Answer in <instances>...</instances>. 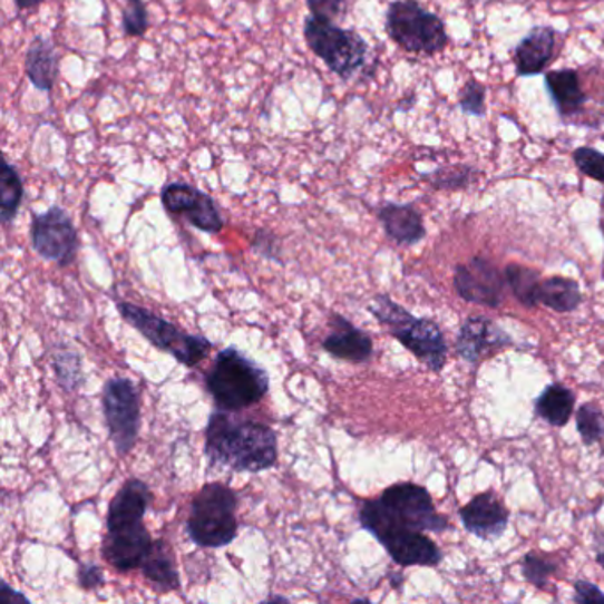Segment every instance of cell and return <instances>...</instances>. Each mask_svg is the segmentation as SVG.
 I'll use <instances>...</instances> for the list:
<instances>
[{
	"label": "cell",
	"mask_w": 604,
	"mask_h": 604,
	"mask_svg": "<svg viewBox=\"0 0 604 604\" xmlns=\"http://www.w3.org/2000/svg\"><path fill=\"white\" fill-rule=\"evenodd\" d=\"M574 603L591 604L604 603V594L596 587L594 583L585 582V579H576L574 582Z\"/></svg>",
	"instance_id": "cell-36"
},
{
	"label": "cell",
	"mask_w": 604,
	"mask_h": 604,
	"mask_svg": "<svg viewBox=\"0 0 604 604\" xmlns=\"http://www.w3.org/2000/svg\"><path fill=\"white\" fill-rule=\"evenodd\" d=\"M207 392L222 411H240L257 405L270 389L269 374L236 348L216 354L207 372Z\"/></svg>",
	"instance_id": "cell-2"
},
{
	"label": "cell",
	"mask_w": 604,
	"mask_h": 604,
	"mask_svg": "<svg viewBox=\"0 0 604 604\" xmlns=\"http://www.w3.org/2000/svg\"><path fill=\"white\" fill-rule=\"evenodd\" d=\"M210 461L234 471L269 470L276 462V437L272 428L254 420L234 422L230 415L213 413L206 429Z\"/></svg>",
	"instance_id": "cell-1"
},
{
	"label": "cell",
	"mask_w": 604,
	"mask_h": 604,
	"mask_svg": "<svg viewBox=\"0 0 604 604\" xmlns=\"http://www.w3.org/2000/svg\"><path fill=\"white\" fill-rule=\"evenodd\" d=\"M303 36L312 52L341 78L353 77L366 65L368 43L353 29H341L333 22L309 17Z\"/></svg>",
	"instance_id": "cell-8"
},
{
	"label": "cell",
	"mask_w": 604,
	"mask_h": 604,
	"mask_svg": "<svg viewBox=\"0 0 604 604\" xmlns=\"http://www.w3.org/2000/svg\"><path fill=\"white\" fill-rule=\"evenodd\" d=\"M237 495L224 484H206L192 501L186 534L201 548H225L237 536Z\"/></svg>",
	"instance_id": "cell-5"
},
{
	"label": "cell",
	"mask_w": 604,
	"mask_h": 604,
	"mask_svg": "<svg viewBox=\"0 0 604 604\" xmlns=\"http://www.w3.org/2000/svg\"><path fill=\"white\" fill-rule=\"evenodd\" d=\"M149 501H152V493L146 483L138 479L126 480L108 505L107 528L143 523Z\"/></svg>",
	"instance_id": "cell-19"
},
{
	"label": "cell",
	"mask_w": 604,
	"mask_h": 604,
	"mask_svg": "<svg viewBox=\"0 0 604 604\" xmlns=\"http://www.w3.org/2000/svg\"><path fill=\"white\" fill-rule=\"evenodd\" d=\"M573 160L583 176L604 183V153L597 152L594 147H578L573 152Z\"/></svg>",
	"instance_id": "cell-31"
},
{
	"label": "cell",
	"mask_w": 604,
	"mask_h": 604,
	"mask_svg": "<svg viewBox=\"0 0 604 604\" xmlns=\"http://www.w3.org/2000/svg\"><path fill=\"white\" fill-rule=\"evenodd\" d=\"M505 281L513 290L514 296L523 303V305L532 306L539 305L537 302V293H539L540 276L536 270L527 269L522 264H509L504 270Z\"/></svg>",
	"instance_id": "cell-27"
},
{
	"label": "cell",
	"mask_w": 604,
	"mask_h": 604,
	"mask_svg": "<svg viewBox=\"0 0 604 604\" xmlns=\"http://www.w3.org/2000/svg\"><path fill=\"white\" fill-rule=\"evenodd\" d=\"M117 309L126 323L143 333L158 350L173 354L174 359L186 368H194L203 362L212 350V342L207 341L206 337L182 332L171 321H165L144 306L121 302Z\"/></svg>",
	"instance_id": "cell-7"
},
{
	"label": "cell",
	"mask_w": 604,
	"mask_h": 604,
	"mask_svg": "<svg viewBox=\"0 0 604 604\" xmlns=\"http://www.w3.org/2000/svg\"><path fill=\"white\" fill-rule=\"evenodd\" d=\"M597 562H600V566L604 569V553H600V555H597Z\"/></svg>",
	"instance_id": "cell-39"
},
{
	"label": "cell",
	"mask_w": 604,
	"mask_h": 604,
	"mask_svg": "<svg viewBox=\"0 0 604 604\" xmlns=\"http://www.w3.org/2000/svg\"><path fill=\"white\" fill-rule=\"evenodd\" d=\"M459 107L465 114L483 117L486 114V86L470 78L459 92Z\"/></svg>",
	"instance_id": "cell-32"
},
{
	"label": "cell",
	"mask_w": 604,
	"mask_h": 604,
	"mask_svg": "<svg viewBox=\"0 0 604 604\" xmlns=\"http://www.w3.org/2000/svg\"><path fill=\"white\" fill-rule=\"evenodd\" d=\"M31 240L35 251L43 260L52 261L59 266H68L77 257V230L62 207L52 206L48 212L35 216Z\"/></svg>",
	"instance_id": "cell-11"
},
{
	"label": "cell",
	"mask_w": 604,
	"mask_h": 604,
	"mask_svg": "<svg viewBox=\"0 0 604 604\" xmlns=\"http://www.w3.org/2000/svg\"><path fill=\"white\" fill-rule=\"evenodd\" d=\"M140 569H143L144 578L158 592H173L179 588V574H177L173 548L164 539L153 543L152 552L147 553Z\"/></svg>",
	"instance_id": "cell-23"
},
{
	"label": "cell",
	"mask_w": 604,
	"mask_h": 604,
	"mask_svg": "<svg viewBox=\"0 0 604 604\" xmlns=\"http://www.w3.org/2000/svg\"><path fill=\"white\" fill-rule=\"evenodd\" d=\"M378 216L387 236L399 245L413 246L426 237L422 215L410 204H384Z\"/></svg>",
	"instance_id": "cell-20"
},
{
	"label": "cell",
	"mask_w": 604,
	"mask_h": 604,
	"mask_svg": "<svg viewBox=\"0 0 604 604\" xmlns=\"http://www.w3.org/2000/svg\"><path fill=\"white\" fill-rule=\"evenodd\" d=\"M101 401L110 441L125 456L134 449L140 431V393L128 378H113L105 383Z\"/></svg>",
	"instance_id": "cell-9"
},
{
	"label": "cell",
	"mask_w": 604,
	"mask_h": 604,
	"mask_svg": "<svg viewBox=\"0 0 604 604\" xmlns=\"http://www.w3.org/2000/svg\"><path fill=\"white\" fill-rule=\"evenodd\" d=\"M546 89L562 117L578 114L587 101L578 74L574 69H553L546 74Z\"/></svg>",
	"instance_id": "cell-22"
},
{
	"label": "cell",
	"mask_w": 604,
	"mask_h": 604,
	"mask_svg": "<svg viewBox=\"0 0 604 604\" xmlns=\"http://www.w3.org/2000/svg\"><path fill=\"white\" fill-rule=\"evenodd\" d=\"M537 302L548 306L552 311L567 314L582 305L583 296L579 284L567 276H549L546 281H540Z\"/></svg>",
	"instance_id": "cell-25"
},
{
	"label": "cell",
	"mask_w": 604,
	"mask_h": 604,
	"mask_svg": "<svg viewBox=\"0 0 604 604\" xmlns=\"http://www.w3.org/2000/svg\"><path fill=\"white\" fill-rule=\"evenodd\" d=\"M576 429L585 445L600 444L604 438V413L596 402H583L576 410Z\"/></svg>",
	"instance_id": "cell-28"
},
{
	"label": "cell",
	"mask_w": 604,
	"mask_h": 604,
	"mask_svg": "<svg viewBox=\"0 0 604 604\" xmlns=\"http://www.w3.org/2000/svg\"><path fill=\"white\" fill-rule=\"evenodd\" d=\"M505 273L484 257L458 264L454 272V290L465 302L498 309L504 302Z\"/></svg>",
	"instance_id": "cell-12"
},
{
	"label": "cell",
	"mask_w": 604,
	"mask_h": 604,
	"mask_svg": "<svg viewBox=\"0 0 604 604\" xmlns=\"http://www.w3.org/2000/svg\"><path fill=\"white\" fill-rule=\"evenodd\" d=\"M128 8L123 9V27L128 36H143L147 29V11L143 0H126Z\"/></svg>",
	"instance_id": "cell-34"
},
{
	"label": "cell",
	"mask_w": 604,
	"mask_h": 604,
	"mask_svg": "<svg viewBox=\"0 0 604 604\" xmlns=\"http://www.w3.org/2000/svg\"><path fill=\"white\" fill-rule=\"evenodd\" d=\"M57 380L68 390L77 389L82 383V366L74 351H59L53 359Z\"/></svg>",
	"instance_id": "cell-29"
},
{
	"label": "cell",
	"mask_w": 604,
	"mask_h": 604,
	"mask_svg": "<svg viewBox=\"0 0 604 604\" xmlns=\"http://www.w3.org/2000/svg\"><path fill=\"white\" fill-rule=\"evenodd\" d=\"M369 312L398 339L415 359L432 372H440L447 363V341L437 321L415 318L405 306L393 302L387 294H378Z\"/></svg>",
	"instance_id": "cell-3"
},
{
	"label": "cell",
	"mask_w": 604,
	"mask_h": 604,
	"mask_svg": "<svg viewBox=\"0 0 604 604\" xmlns=\"http://www.w3.org/2000/svg\"><path fill=\"white\" fill-rule=\"evenodd\" d=\"M362 527L383 544L396 564L402 567H437L444 561V553L435 540L423 532L411 530L390 516L381 501L368 500L360 509Z\"/></svg>",
	"instance_id": "cell-4"
},
{
	"label": "cell",
	"mask_w": 604,
	"mask_h": 604,
	"mask_svg": "<svg viewBox=\"0 0 604 604\" xmlns=\"http://www.w3.org/2000/svg\"><path fill=\"white\" fill-rule=\"evenodd\" d=\"M78 583L86 591H95V588L104 587L105 578L100 566L86 564V566L80 567V571H78Z\"/></svg>",
	"instance_id": "cell-37"
},
{
	"label": "cell",
	"mask_w": 604,
	"mask_h": 604,
	"mask_svg": "<svg viewBox=\"0 0 604 604\" xmlns=\"http://www.w3.org/2000/svg\"><path fill=\"white\" fill-rule=\"evenodd\" d=\"M558 566L555 562L546 561V558L537 557L536 553H527L522 561V573L528 583L534 587L546 588L548 579L553 574L557 573Z\"/></svg>",
	"instance_id": "cell-30"
},
{
	"label": "cell",
	"mask_w": 604,
	"mask_h": 604,
	"mask_svg": "<svg viewBox=\"0 0 604 604\" xmlns=\"http://www.w3.org/2000/svg\"><path fill=\"white\" fill-rule=\"evenodd\" d=\"M557 32L553 27H534L514 48V65L519 77H536L543 74L553 59Z\"/></svg>",
	"instance_id": "cell-18"
},
{
	"label": "cell",
	"mask_w": 604,
	"mask_h": 604,
	"mask_svg": "<svg viewBox=\"0 0 604 604\" xmlns=\"http://www.w3.org/2000/svg\"><path fill=\"white\" fill-rule=\"evenodd\" d=\"M474 182V168L458 165V167L441 168L435 174L432 185L444 191H459L467 188Z\"/></svg>",
	"instance_id": "cell-33"
},
{
	"label": "cell",
	"mask_w": 604,
	"mask_h": 604,
	"mask_svg": "<svg viewBox=\"0 0 604 604\" xmlns=\"http://www.w3.org/2000/svg\"><path fill=\"white\" fill-rule=\"evenodd\" d=\"M306 6L311 9V17L324 22H333L335 18L344 13V0H306Z\"/></svg>",
	"instance_id": "cell-35"
},
{
	"label": "cell",
	"mask_w": 604,
	"mask_h": 604,
	"mask_svg": "<svg viewBox=\"0 0 604 604\" xmlns=\"http://www.w3.org/2000/svg\"><path fill=\"white\" fill-rule=\"evenodd\" d=\"M162 203L168 213L185 216L204 233L216 234L224 230V218L215 201L188 183H167L162 191Z\"/></svg>",
	"instance_id": "cell-13"
},
{
	"label": "cell",
	"mask_w": 604,
	"mask_h": 604,
	"mask_svg": "<svg viewBox=\"0 0 604 604\" xmlns=\"http://www.w3.org/2000/svg\"><path fill=\"white\" fill-rule=\"evenodd\" d=\"M153 543L155 540L144 527V522L126 525V527L108 528L101 553L114 569L128 573V571L140 569L147 553L152 552Z\"/></svg>",
	"instance_id": "cell-14"
},
{
	"label": "cell",
	"mask_w": 604,
	"mask_h": 604,
	"mask_svg": "<svg viewBox=\"0 0 604 604\" xmlns=\"http://www.w3.org/2000/svg\"><path fill=\"white\" fill-rule=\"evenodd\" d=\"M459 518L465 530L470 532L471 536L493 543L500 539L509 527L510 514L495 491L488 489L475 495L467 505H462Z\"/></svg>",
	"instance_id": "cell-15"
},
{
	"label": "cell",
	"mask_w": 604,
	"mask_h": 604,
	"mask_svg": "<svg viewBox=\"0 0 604 604\" xmlns=\"http://www.w3.org/2000/svg\"><path fill=\"white\" fill-rule=\"evenodd\" d=\"M378 500L396 522L411 530L441 534L450 528L449 519L438 514L431 493L419 484H393Z\"/></svg>",
	"instance_id": "cell-10"
},
{
	"label": "cell",
	"mask_w": 604,
	"mask_h": 604,
	"mask_svg": "<svg viewBox=\"0 0 604 604\" xmlns=\"http://www.w3.org/2000/svg\"><path fill=\"white\" fill-rule=\"evenodd\" d=\"M14 2H17L18 8L20 9H29L36 8V6L41 4L45 0H14Z\"/></svg>",
	"instance_id": "cell-38"
},
{
	"label": "cell",
	"mask_w": 604,
	"mask_h": 604,
	"mask_svg": "<svg viewBox=\"0 0 604 604\" xmlns=\"http://www.w3.org/2000/svg\"><path fill=\"white\" fill-rule=\"evenodd\" d=\"M26 74L39 91L50 92L59 77V57L56 45L43 36L32 39L27 48Z\"/></svg>",
	"instance_id": "cell-21"
},
{
	"label": "cell",
	"mask_w": 604,
	"mask_h": 604,
	"mask_svg": "<svg viewBox=\"0 0 604 604\" xmlns=\"http://www.w3.org/2000/svg\"><path fill=\"white\" fill-rule=\"evenodd\" d=\"M387 35L410 53L444 52L449 43L445 23L438 14L423 9L417 0H396L387 9Z\"/></svg>",
	"instance_id": "cell-6"
},
{
	"label": "cell",
	"mask_w": 604,
	"mask_h": 604,
	"mask_svg": "<svg viewBox=\"0 0 604 604\" xmlns=\"http://www.w3.org/2000/svg\"><path fill=\"white\" fill-rule=\"evenodd\" d=\"M576 405L573 390L562 383H552L536 399V415L553 428H564L569 423Z\"/></svg>",
	"instance_id": "cell-24"
},
{
	"label": "cell",
	"mask_w": 604,
	"mask_h": 604,
	"mask_svg": "<svg viewBox=\"0 0 604 604\" xmlns=\"http://www.w3.org/2000/svg\"><path fill=\"white\" fill-rule=\"evenodd\" d=\"M323 350L345 362L366 363L372 359L374 344L371 335L354 327L342 315H333L332 332L323 341Z\"/></svg>",
	"instance_id": "cell-17"
},
{
	"label": "cell",
	"mask_w": 604,
	"mask_h": 604,
	"mask_svg": "<svg viewBox=\"0 0 604 604\" xmlns=\"http://www.w3.org/2000/svg\"><path fill=\"white\" fill-rule=\"evenodd\" d=\"M510 344L513 339L495 321L484 315H471L461 324L456 351L468 363H477L486 351L500 350Z\"/></svg>",
	"instance_id": "cell-16"
},
{
	"label": "cell",
	"mask_w": 604,
	"mask_h": 604,
	"mask_svg": "<svg viewBox=\"0 0 604 604\" xmlns=\"http://www.w3.org/2000/svg\"><path fill=\"white\" fill-rule=\"evenodd\" d=\"M22 199V177L18 174L14 165L4 162V167L0 173V218H2V224H11L17 218Z\"/></svg>",
	"instance_id": "cell-26"
}]
</instances>
